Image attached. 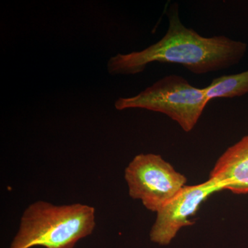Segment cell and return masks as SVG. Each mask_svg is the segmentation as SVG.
Wrapping results in <instances>:
<instances>
[{
    "label": "cell",
    "mask_w": 248,
    "mask_h": 248,
    "mask_svg": "<svg viewBox=\"0 0 248 248\" xmlns=\"http://www.w3.org/2000/svg\"><path fill=\"white\" fill-rule=\"evenodd\" d=\"M236 195L248 194V135L226 150L218 158L210 177Z\"/></svg>",
    "instance_id": "obj_6"
},
{
    "label": "cell",
    "mask_w": 248,
    "mask_h": 248,
    "mask_svg": "<svg viewBox=\"0 0 248 248\" xmlns=\"http://www.w3.org/2000/svg\"><path fill=\"white\" fill-rule=\"evenodd\" d=\"M169 29L164 37L141 51L118 53L108 62L112 76L137 75L153 62L182 65L195 75L222 71L238 64L248 50V45L225 35L203 37L186 27L179 17V5L167 10Z\"/></svg>",
    "instance_id": "obj_1"
},
{
    "label": "cell",
    "mask_w": 248,
    "mask_h": 248,
    "mask_svg": "<svg viewBox=\"0 0 248 248\" xmlns=\"http://www.w3.org/2000/svg\"><path fill=\"white\" fill-rule=\"evenodd\" d=\"M128 194L156 213L186 186L187 179L159 155H137L124 172Z\"/></svg>",
    "instance_id": "obj_4"
},
{
    "label": "cell",
    "mask_w": 248,
    "mask_h": 248,
    "mask_svg": "<svg viewBox=\"0 0 248 248\" xmlns=\"http://www.w3.org/2000/svg\"><path fill=\"white\" fill-rule=\"evenodd\" d=\"M209 102L203 89L195 87L182 76L170 75L134 97L119 98L115 107L118 110L141 108L161 112L189 133Z\"/></svg>",
    "instance_id": "obj_3"
},
{
    "label": "cell",
    "mask_w": 248,
    "mask_h": 248,
    "mask_svg": "<svg viewBox=\"0 0 248 248\" xmlns=\"http://www.w3.org/2000/svg\"><path fill=\"white\" fill-rule=\"evenodd\" d=\"M95 226V210L90 205L34 202L23 213L9 248H73Z\"/></svg>",
    "instance_id": "obj_2"
},
{
    "label": "cell",
    "mask_w": 248,
    "mask_h": 248,
    "mask_svg": "<svg viewBox=\"0 0 248 248\" xmlns=\"http://www.w3.org/2000/svg\"><path fill=\"white\" fill-rule=\"evenodd\" d=\"M209 102L217 98H234L248 94V71L214 79L204 88Z\"/></svg>",
    "instance_id": "obj_7"
},
{
    "label": "cell",
    "mask_w": 248,
    "mask_h": 248,
    "mask_svg": "<svg viewBox=\"0 0 248 248\" xmlns=\"http://www.w3.org/2000/svg\"><path fill=\"white\" fill-rule=\"evenodd\" d=\"M225 190L217 179L194 186H186L169 203L156 213V219L150 232L152 242L169 246L184 227L193 224L189 218L193 216L210 195Z\"/></svg>",
    "instance_id": "obj_5"
}]
</instances>
